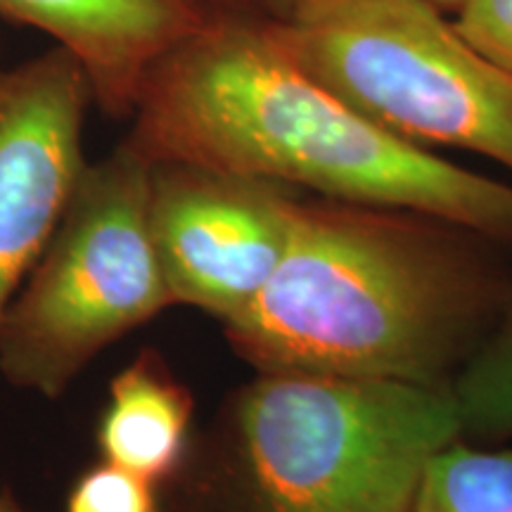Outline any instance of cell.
<instances>
[{
  "label": "cell",
  "instance_id": "obj_1",
  "mask_svg": "<svg viewBox=\"0 0 512 512\" xmlns=\"http://www.w3.org/2000/svg\"><path fill=\"white\" fill-rule=\"evenodd\" d=\"M126 143L181 164L408 211L512 245V185L392 136L304 72L271 24L214 15L147 74Z\"/></svg>",
  "mask_w": 512,
  "mask_h": 512
},
{
  "label": "cell",
  "instance_id": "obj_2",
  "mask_svg": "<svg viewBox=\"0 0 512 512\" xmlns=\"http://www.w3.org/2000/svg\"><path fill=\"white\" fill-rule=\"evenodd\" d=\"M437 223L297 197L271 280L223 323L230 344L261 373L444 384L479 285Z\"/></svg>",
  "mask_w": 512,
  "mask_h": 512
},
{
  "label": "cell",
  "instance_id": "obj_3",
  "mask_svg": "<svg viewBox=\"0 0 512 512\" xmlns=\"http://www.w3.org/2000/svg\"><path fill=\"white\" fill-rule=\"evenodd\" d=\"M460 432L446 384L261 373L240 403L259 512H413L427 463Z\"/></svg>",
  "mask_w": 512,
  "mask_h": 512
},
{
  "label": "cell",
  "instance_id": "obj_4",
  "mask_svg": "<svg viewBox=\"0 0 512 512\" xmlns=\"http://www.w3.org/2000/svg\"><path fill=\"white\" fill-rule=\"evenodd\" d=\"M271 29L306 74L392 136L512 174V74L430 0H304Z\"/></svg>",
  "mask_w": 512,
  "mask_h": 512
},
{
  "label": "cell",
  "instance_id": "obj_5",
  "mask_svg": "<svg viewBox=\"0 0 512 512\" xmlns=\"http://www.w3.org/2000/svg\"><path fill=\"white\" fill-rule=\"evenodd\" d=\"M152 171L128 143L86 164L0 318V370L15 387L57 396L107 344L174 304L152 240Z\"/></svg>",
  "mask_w": 512,
  "mask_h": 512
},
{
  "label": "cell",
  "instance_id": "obj_6",
  "mask_svg": "<svg viewBox=\"0 0 512 512\" xmlns=\"http://www.w3.org/2000/svg\"><path fill=\"white\" fill-rule=\"evenodd\" d=\"M152 169V240L171 299L226 323L278 268L297 197L285 185L197 166Z\"/></svg>",
  "mask_w": 512,
  "mask_h": 512
},
{
  "label": "cell",
  "instance_id": "obj_7",
  "mask_svg": "<svg viewBox=\"0 0 512 512\" xmlns=\"http://www.w3.org/2000/svg\"><path fill=\"white\" fill-rule=\"evenodd\" d=\"M91 83L62 48L0 67V318L53 238L86 169Z\"/></svg>",
  "mask_w": 512,
  "mask_h": 512
},
{
  "label": "cell",
  "instance_id": "obj_8",
  "mask_svg": "<svg viewBox=\"0 0 512 512\" xmlns=\"http://www.w3.org/2000/svg\"><path fill=\"white\" fill-rule=\"evenodd\" d=\"M0 17L48 36L81 64L93 102L128 114L147 74L214 12L204 0H0Z\"/></svg>",
  "mask_w": 512,
  "mask_h": 512
},
{
  "label": "cell",
  "instance_id": "obj_9",
  "mask_svg": "<svg viewBox=\"0 0 512 512\" xmlns=\"http://www.w3.org/2000/svg\"><path fill=\"white\" fill-rule=\"evenodd\" d=\"M190 396L150 358L114 377L98 441L107 463L155 479L169 475L181 458L190 427Z\"/></svg>",
  "mask_w": 512,
  "mask_h": 512
},
{
  "label": "cell",
  "instance_id": "obj_10",
  "mask_svg": "<svg viewBox=\"0 0 512 512\" xmlns=\"http://www.w3.org/2000/svg\"><path fill=\"white\" fill-rule=\"evenodd\" d=\"M413 512H512V448H441L422 472Z\"/></svg>",
  "mask_w": 512,
  "mask_h": 512
},
{
  "label": "cell",
  "instance_id": "obj_11",
  "mask_svg": "<svg viewBox=\"0 0 512 512\" xmlns=\"http://www.w3.org/2000/svg\"><path fill=\"white\" fill-rule=\"evenodd\" d=\"M451 389L463 432L512 434V318Z\"/></svg>",
  "mask_w": 512,
  "mask_h": 512
},
{
  "label": "cell",
  "instance_id": "obj_12",
  "mask_svg": "<svg viewBox=\"0 0 512 512\" xmlns=\"http://www.w3.org/2000/svg\"><path fill=\"white\" fill-rule=\"evenodd\" d=\"M67 512H157L152 479L105 460L76 482Z\"/></svg>",
  "mask_w": 512,
  "mask_h": 512
},
{
  "label": "cell",
  "instance_id": "obj_13",
  "mask_svg": "<svg viewBox=\"0 0 512 512\" xmlns=\"http://www.w3.org/2000/svg\"><path fill=\"white\" fill-rule=\"evenodd\" d=\"M456 27L489 60L512 74V0H470Z\"/></svg>",
  "mask_w": 512,
  "mask_h": 512
},
{
  "label": "cell",
  "instance_id": "obj_14",
  "mask_svg": "<svg viewBox=\"0 0 512 512\" xmlns=\"http://www.w3.org/2000/svg\"><path fill=\"white\" fill-rule=\"evenodd\" d=\"M214 15L256 19V22L280 24L294 15L304 0H204Z\"/></svg>",
  "mask_w": 512,
  "mask_h": 512
},
{
  "label": "cell",
  "instance_id": "obj_15",
  "mask_svg": "<svg viewBox=\"0 0 512 512\" xmlns=\"http://www.w3.org/2000/svg\"><path fill=\"white\" fill-rule=\"evenodd\" d=\"M430 3L437 5L441 12H453V15H458V12L463 10L470 0H430Z\"/></svg>",
  "mask_w": 512,
  "mask_h": 512
},
{
  "label": "cell",
  "instance_id": "obj_16",
  "mask_svg": "<svg viewBox=\"0 0 512 512\" xmlns=\"http://www.w3.org/2000/svg\"><path fill=\"white\" fill-rule=\"evenodd\" d=\"M0 512H27L22 505H17V501H12L10 496L0 494Z\"/></svg>",
  "mask_w": 512,
  "mask_h": 512
}]
</instances>
